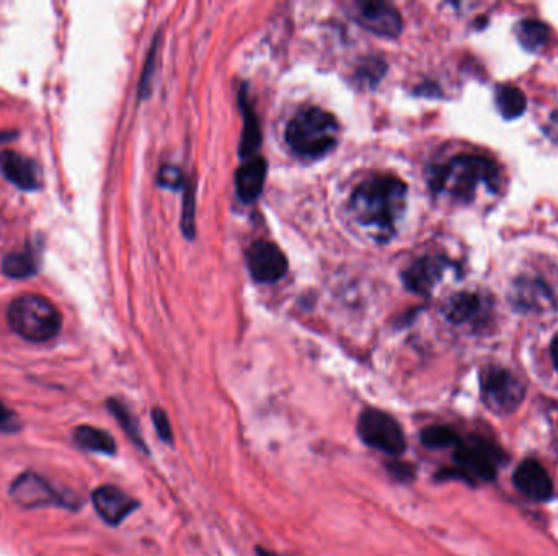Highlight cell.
Listing matches in <instances>:
<instances>
[{"instance_id":"obj_29","label":"cell","mask_w":558,"mask_h":556,"mask_svg":"<svg viewBox=\"0 0 558 556\" xmlns=\"http://www.w3.org/2000/svg\"><path fill=\"white\" fill-rule=\"evenodd\" d=\"M258 556H283L278 555V553L268 552V550H263V548H258Z\"/></svg>"},{"instance_id":"obj_23","label":"cell","mask_w":558,"mask_h":556,"mask_svg":"<svg viewBox=\"0 0 558 556\" xmlns=\"http://www.w3.org/2000/svg\"><path fill=\"white\" fill-rule=\"evenodd\" d=\"M108 408H110L111 413H113V416L118 420V423L121 424L124 433L128 434L129 439H131L136 446L141 447L142 451L146 452V442L142 439L138 421L134 420V416L129 413L128 408H126L123 403L118 402V400H110V402H108Z\"/></svg>"},{"instance_id":"obj_2","label":"cell","mask_w":558,"mask_h":556,"mask_svg":"<svg viewBox=\"0 0 558 556\" xmlns=\"http://www.w3.org/2000/svg\"><path fill=\"white\" fill-rule=\"evenodd\" d=\"M430 188L436 195H446L457 203H470L480 186L496 195L500 190V167L480 155H457L430 170Z\"/></svg>"},{"instance_id":"obj_18","label":"cell","mask_w":558,"mask_h":556,"mask_svg":"<svg viewBox=\"0 0 558 556\" xmlns=\"http://www.w3.org/2000/svg\"><path fill=\"white\" fill-rule=\"evenodd\" d=\"M516 36H518L519 43L524 49L531 51V53H537L549 43L550 27L541 20L526 18V20L516 25Z\"/></svg>"},{"instance_id":"obj_24","label":"cell","mask_w":558,"mask_h":556,"mask_svg":"<svg viewBox=\"0 0 558 556\" xmlns=\"http://www.w3.org/2000/svg\"><path fill=\"white\" fill-rule=\"evenodd\" d=\"M461 441L459 434L449 426H430L421 433V442L428 449H446V447H456Z\"/></svg>"},{"instance_id":"obj_13","label":"cell","mask_w":558,"mask_h":556,"mask_svg":"<svg viewBox=\"0 0 558 556\" xmlns=\"http://www.w3.org/2000/svg\"><path fill=\"white\" fill-rule=\"evenodd\" d=\"M510 299L521 312H544L554 305L549 286L537 278H519L511 286Z\"/></svg>"},{"instance_id":"obj_5","label":"cell","mask_w":558,"mask_h":556,"mask_svg":"<svg viewBox=\"0 0 558 556\" xmlns=\"http://www.w3.org/2000/svg\"><path fill=\"white\" fill-rule=\"evenodd\" d=\"M358 436L366 446L399 457L407 449L402 426L386 411L369 408L359 415Z\"/></svg>"},{"instance_id":"obj_7","label":"cell","mask_w":558,"mask_h":556,"mask_svg":"<svg viewBox=\"0 0 558 556\" xmlns=\"http://www.w3.org/2000/svg\"><path fill=\"white\" fill-rule=\"evenodd\" d=\"M482 400L493 413H513L524 398V385L505 367L487 366L480 372Z\"/></svg>"},{"instance_id":"obj_10","label":"cell","mask_w":558,"mask_h":556,"mask_svg":"<svg viewBox=\"0 0 558 556\" xmlns=\"http://www.w3.org/2000/svg\"><path fill=\"white\" fill-rule=\"evenodd\" d=\"M452 266L451 261L443 256H423L405 270L403 283L415 294L430 296L436 284L444 278V273Z\"/></svg>"},{"instance_id":"obj_11","label":"cell","mask_w":558,"mask_h":556,"mask_svg":"<svg viewBox=\"0 0 558 556\" xmlns=\"http://www.w3.org/2000/svg\"><path fill=\"white\" fill-rule=\"evenodd\" d=\"M514 485L529 499L544 503L554 496V481L537 460L527 459L514 472Z\"/></svg>"},{"instance_id":"obj_1","label":"cell","mask_w":558,"mask_h":556,"mask_svg":"<svg viewBox=\"0 0 558 556\" xmlns=\"http://www.w3.org/2000/svg\"><path fill=\"white\" fill-rule=\"evenodd\" d=\"M408 188L394 175H374L353 191L350 211L359 226L386 242L407 206Z\"/></svg>"},{"instance_id":"obj_22","label":"cell","mask_w":558,"mask_h":556,"mask_svg":"<svg viewBox=\"0 0 558 556\" xmlns=\"http://www.w3.org/2000/svg\"><path fill=\"white\" fill-rule=\"evenodd\" d=\"M2 271L12 279L31 278L38 271V258L31 248H23L20 252L5 256Z\"/></svg>"},{"instance_id":"obj_17","label":"cell","mask_w":558,"mask_h":556,"mask_svg":"<svg viewBox=\"0 0 558 556\" xmlns=\"http://www.w3.org/2000/svg\"><path fill=\"white\" fill-rule=\"evenodd\" d=\"M480 310H482V297L479 294L457 292L444 304L443 314L449 322L461 325V323L469 322L472 318L477 317Z\"/></svg>"},{"instance_id":"obj_28","label":"cell","mask_w":558,"mask_h":556,"mask_svg":"<svg viewBox=\"0 0 558 556\" xmlns=\"http://www.w3.org/2000/svg\"><path fill=\"white\" fill-rule=\"evenodd\" d=\"M550 354H552V361H554L555 367L558 369V333L555 335L554 341H552V346H550Z\"/></svg>"},{"instance_id":"obj_9","label":"cell","mask_w":558,"mask_h":556,"mask_svg":"<svg viewBox=\"0 0 558 556\" xmlns=\"http://www.w3.org/2000/svg\"><path fill=\"white\" fill-rule=\"evenodd\" d=\"M248 271L258 283H276L288 273V258L275 243L258 240L245 253Z\"/></svg>"},{"instance_id":"obj_21","label":"cell","mask_w":558,"mask_h":556,"mask_svg":"<svg viewBox=\"0 0 558 556\" xmlns=\"http://www.w3.org/2000/svg\"><path fill=\"white\" fill-rule=\"evenodd\" d=\"M240 105H242V115H244V133H242V139H240V154L245 159H250V155L255 154L260 147L262 133H260L257 115H255V111H253L244 95H242Z\"/></svg>"},{"instance_id":"obj_8","label":"cell","mask_w":558,"mask_h":556,"mask_svg":"<svg viewBox=\"0 0 558 556\" xmlns=\"http://www.w3.org/2000/svg\"><path fill=\"white\" fill-rule=\"evenodd\" d=\"M350 15L356 23L374 35L397 38L402 33V15L389 2L358 0L351 4Z\"/></svg>"},{"instance_id":"obj_4","label":"cell","mask_w":558,"mask_h":556,"mask_svg":"<svg viewBox=\"0 0 558 556\" xmlns=\"http://www.w3.org/2000/svg\"><path fill=\"white\" fill-rule=\"evenodd\" d=\"M7 320L20 338L31 343L53 340L62 325L61 314L53 302L38 294H23L12 301Z\"/></svg>"},{"instance_id":"obj_27","label":"cell","mask_w":558,"mask_h":556,"mask_svg":"<svg viewBox=\"0 0 558 556\" xmlns=\"http://www.w3.org/2000/svg\"><path fill=\"white\" fill-rule=\"evenodd\" d=\"M20 428L18 418L14 411L9 410L4 403L0 402V433H14Z\"/></svg>"},{"instance_id":"obj_6","label":"cell","mask_w":558,"mask_h":556,"mask_svg":"<svg viewBox=\"0 0 558 556\" xmlns=\"http://www.w3.org/2000/svg\"><path fill=\"white\" fill-rule=\"evenodd\" d=\"M454 462L456 470H446L443 475L464 477L465 480L490 481L496 477V470L500 464V451H496L490 442L479 437H470L469 441H459Z\"/></svg>"},{"instance_id":"obj_12","label":"cell","mask_w":558,"mask_h":556,"mask_svg":"<svg viewBox=\"0 0 558 556\" xmlns=\"http://www.w3.org/2000/svg\"><path fill=\"white\" fill-rule=\"evenodd\" d=\"M92 499L100 517L111 526L121 524L139 506L136 499L126 495L120 488L110 485L100 486L93 491Z\"/></svg>"},{"instance_id":"obj_25","label":"cell","mask_w":558,"mask_h":556,"mask_svg":"<svg viewBox=\"0 0 558 556\" xmlns=\"http://www.w3.org/2000/svg\"><path fill=\"white\" fill-rule=\"evenodd\" d=\"M152 421H154L155 431L159 434L160 439L172 444L173 431L167 413H165L164 410H160V408H154V410H152Z\"/></svg>"},{"instance_id":"obj_19","label":"cell","mask_w":558,"mask_h":556,"mask_svg":"<svg viewBox=\"0 0 558 556\" xmlns=\"http://www.w3.org/2000/svg\"><path fill=\"white\" fill-rule=\"evenodd\" d=\"M495 102L505 120H516L527 108L526 95L514 85H500L495 92Z\"/></svg>"},{"instance_id":"obj_15","label":"cell","mask_w":558,"mask_h":556,"mask_svg":"<svg viewBox=\"0 0 558 556\" xmlns=\"http://www.w3.org/2000/svg\"><path fill=\"white\" fill-rule=\"evenodd\" d=\"M10 495L14 496L15 501L28 508H36L43 504H62L61 496L35 475H23L22 478H18L10 488Z\"/></svg>"},{"instance_id":"obj_16","label":"cell","mask_w":558,"mask_h":556,"mask_svg":"<svg viewBox=\"0 0 558 556\" xmlns=\"http://www.w3.org/2000/svg\"><path fill=\"white\" fill-rule=\"evenodd\" d=\"M266 162L260 157H250L235 173V191L245 204L255 203L265 186Z\"/></svg>"},{"instance_id":"obj_3","label":"cell","mask_w":558,"mask_h":556,"mask_svg":"<svg viewBox=\"0 0 558 556\" xmlns=\"http://www.w3.org/2000/svg\"><path fill=\"white\" fill-rule=\"evenodd\" d=\"M340 126L328 111L309 106L302 108L289 121L286 142L301 157L319 159L337 146Z\"/></svg>"},{"instance_id":"obj_26","label":"cell","mask_w":558,"mask_h":556,"mask_svg":"<svg viewBox=\"0 0 558 556\" xmlns=\"http://www.w3.org/2000/svg\"><path fill=\"white\" fill-rule=\"evenodd\" d=\"M183 175L177 167H170V165H165V167L160 168L159 172V183L165 188H172V190H178L180 186L185 185L183 183Z\"/></svg>"},{"instance_id":"obj_20","label":"cell","mask_w":558,"mask_h":556,"mask_svg":"<svg viewBox=\"0 0 558 556\" xmlns=\"http://www.w3.org/2000/svg\"><path fill=\"white\" fill-rule=\"evenodd\" d=\"M74 439L85 451L107 455H113L116 452V442L103 429L93 428V426H79L74 431Z\"/></svg>"},{"instance_id":"obj_14","label":"cell","mask_w":558,"mask_h":556,"mask_svg":"<svg viewBox=\"0 0 558 556\" xmlns=\"http://www.w3.org/2000/svg\"><path fill=\"white\" fill-rule=\"evenodd\" d=\"M0 172L20 190L35 191L40 188V168L33 160L23 157L18 152H0Z\"/></svg>"}]
</instances>
